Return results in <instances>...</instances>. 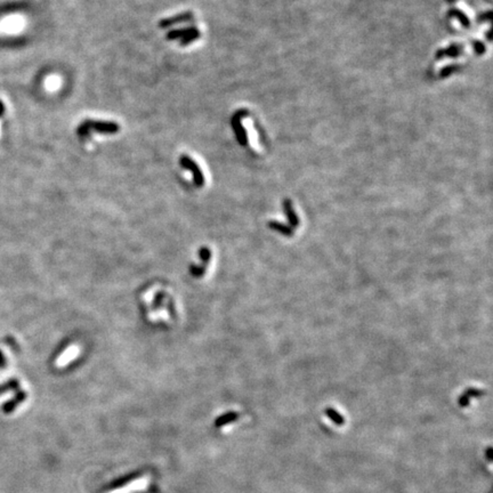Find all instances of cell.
<instances>
[{
    "label": "cell",
    "mask_w": 493,
    "mask_h": 493,
    "mask_svg": "<svg viewBox=\"0 0 493 493\" xmlns=\"http://www.w3.org/2000/svg\"><path fill=\"white\" fill-rule=\"evenodd\" d=\"M205 271H207V268L203 267V266H197V265H192L190 267V273H191V275L194 276V278H202V276L204 275V273Z\"/></svg>",
    "instance_id": "15"
},
{
    "label": "cell",
    "mask_w": 493,
    "mask_h": 493,
    "mask_svg": "<svg viewBox=\"0 0 493 493\" xmlns=\"http://www.w3.org/2000/svg\"><path fill=\"white\" fill-rule=\"evenodd\" d=\"M446 1H448L449 3H453V2H456L457 0H446Z\"/></svg>",
    "instance_id": "22"
},
{
    "label": "cell",
    "mask_w": 493,
    "mask_h": 493,
    "mask_svg": "<svg viewBox=\"0 0 493 493\" xmlns=\"http://www.w3.org/2000/svg\"><path fill=\"white\" fill-rule=\"evenodd\" d=\"M27 397H28V393L26 391H22V389H19L17 391V393L15 394V396L13 397V399H10L7 401V402H5L1 406V411L5 414H10V413H13L14 411H15V409L17 406H20V404H22L24 401L27 400Z\"/></svg>",
    "instance_id": "5"
},
{
    "label": "cell",
    "mask_w": 493,
    "mask_h": 493,
    "mask_svg": "<svg viewBox=\"0 0 493 493\" xmlns=\"http://www.w3.org/2000/svg\"><path fill=\"white\" fill-rule=\"evenodd\" d=\"M248 115H249V112H248L247 110L242 109L234 113L232 119H231V126H232L233 132L235 134L236 140L239 142L241 146H247L248 142H249V140H248V134L246 132V129H244L242 122H241V120Z\"/></svg>",
    "instance_id": "3"
},
{
    "label": "cell",
    "mask_w": 493,
    "mask_h": 493,
    "mask_svg": "<svg viewBox=\"0 0 493 493\" xmlns=\"http://www.w3.org/2000/svg\"><path fill=\"white\" fill-rule=\"evenodd\" d=\"M268 226L272 230L276 231V232H280L281 234H285V235H287V236H290V235H292V234H293V231L291 229H288V228H287V226L282 225L281 223L269 222L268 223Z\"/></svg>",
    "instance_id": "12"
},
{
    "label": "cell",
    "mask_w": 493,
    "mask_h": 493,
    "mask_svg": "<svg viewBox=\"0 0 493 493\" xmlns=\"http://www.w3.org/2000/svg\"><path fill=\"white\" fill-rule=\"evenodd\" d=\"M179 165L182 168L189 170V172L192 174V178L193 183L197 187H203L205 183V178L203 175V172H202L200 166L197 164V161H194L192 158L189 157L187 154H182L179 158Z\"/></svg>",
    "instance_id": "2"
},
{
    "label": "cell",
    "mask_w": 493,
    "mask_h": 493,
    "mask_svg": "<svg viewBox=\"0 0 493 493\" xmlns=\"http://www.w3.org/2000/svg\"><path fill=\"white\" fill-rule=\"evenodd\" d=\"M237 417H239V414L235 413V412L225 413L224 416H222L221 418H218L217 421H216V425H217V426H222V425H225V424H228V423H231V421L235 420Z\"/></svg>",
    "instance_id": "14"
},
{
    "label": "cell",
    "mask_w": 493,
    "mask_h": 493,
    "mask_svg": "<svg viewBox=\"0 0 493 493\" xmlns=\"http://www.w3.org/2000/svg\"><path fill=\"white\" fill-rule=\"evenodd\" d=\"M464 52V47L461 45H451L449 48L438 49L436 53V58L441 59L443 58H458Z\"/></svg>",
    "instance_id": "7"
},
{
    "label": "cell",
    "mask_w": 493,
    "mask_h": 493,
    "mask_svg": "<svg viewBox=\"0 0 493 493\" xmlns=\"http://www.w3.org/2000/svg\"><path fill=\"white\" fill-rule=\"evenodd\" d=\"M6 365H7V360L5 355H3L2 350L0 349V369H5Z\"/></svg>",
    "instance_id": "19"
},
{
    "label": "cell",
    "mask_w": 493,
    "mask_h": 493,
    "mask_svg": "<svg viewBox=\"0 0 493 493\" xmlns=\"http://www.w3.org/2000/svg\"><path fill=\"white\" fill-rule=\"evenodd\" d=\"M488 459L491 460V448L488 449Z\"/></svg>",
    "instance_id": "21"
},
{
    "label": "cell",
    "mask_w": 493,
    "mask_h": 493,
    "mask_svg": "<svg viewBox=\"0 0 493 493\" xmlns=\"http://www.w3.org/2000/svg\"><path fill=\"white\" fill-rule=\"evenodd\" d=\"M200 38H201V31L199 30L198 32H196V33L189 34V35H186V37L179 39V45L182 46V47H186L187 45L192 44V42H194V41L198 40V39H200Z\"/></svg>",
    "instance_id": "13"
},
{
    "label": "cell",
    "mask_w": 493,
    "mask_h": 493,
    "mask_svg": "<svg viewBox=\"0 0 493 493\" xmlns=\"http://www.w3.org/2000/svg\"><path fill=\"white\" fill-rule=\"evenodd\" d=\"M20 380H17L15 378L9 379L3 382V384H0V395L5 394L7 392H12V391H19L20 389Z\"/></svg>",
    "instance_id": "10"
},
{
    "label": "cell",
    "mask_w": 493,
    "mask_h": 493,
    "mask_svg": "<svg viewBox=\"0 0 493 493\" xmlns=\"http://www.w3.org/2000/svg\"><path fill=\"white\" fill-rule=\"evenodd\" d=\"M473 49H474V52L476 53L477 55L484 54L485 51H487V48H485V46H484L483 42H481V41H478V40L473 41Z\"/></svg>",
    "instance_id": "18"
},
{
    "label": "cell",
    "mask_w": 493,
    "mask_h": 493,
    "mask_svg": "<svg viewBox=\"0 0 493 493\" xmlns=\"http://www.w3.org/2000/svg\"><path fill=\"white\" fill-rule=\"evenodd\" d=\"M457 70H458V66H457V65H449V66H445V67H443L441 72H439V77H441V78L450 77V76H451L452 73H455Z\"/></svg>",
    "instance_id": "17"
},
{
    "label": "cell",
    "mask_w": 493,
    "mask_h": 493,
    "mask_svg": "<svg viewBox=\"0 0 493 493\" xmlns=\"http://www.w3.org/2000/svg\"><path fill=\"white\" fill-rule=\"evenodd\" d=\"M3 113H5V105H3V103L0 101V116H1Z\"/></svg>",
    "instance_id": "20"
},
{
    "label": "cell",
    "mask_w": 493,
    "mask_h": 493,
    "mask_svg": "<svg viewBox=\"0 0 493 493\" xmlns=\"http://www.w3.org/2000/svg\"><path fill=\"white\" fill-rule=\"evenodd\" d=\"M211 255H212L211 250L207 247H202L201 249L199 250V257H200L201 265L203 266V267H205V268L208 267V265L211 261Z\"/></svg>",
    "instance_id": "11"
},
{
    "label": "cell",
    "mask_w": 493,
    "mask_h": 493,
    "mask_svg": "<svg viewBox=\"0 0 493 493\" xmlns=\"http://www.w3.org/2000/svg\"><path fill=\"white\" fill-rule=\"evenodd\" d=\"M198 31H199V29H198V28L196 26L184 28V29L182 28V29L172 30V31H169L168 33H167L166 39H167V40H169V41L176 40V39H182V38L186 37V35H189V34L196 33V32H198Z\"/></svg>",
    "instance_id": "6"
},
{
    "label": "cell",
    "mask_w": 493,
    "mask_h": 493,
    "mask_svg": "<svg viewBox=\"0 0 493 493\" xmlns=\"http://www.w3.org/2000/svg\"><path fill=\"white\" fill-rule=\"evenodd\" d=\"M283 209H285V212H286L287 217H288L290 224L292 225V228L293 229L298 228V225H299V221H298V216L296 215L295 210H293V205H292L291 201H290L289 199H286V200L283 201Z\"/></svg>",
    "instance_id": "8"
},
{
    "label": "cell",
    "mask_w": 493,
    "mask_h": 493,
    "mask_svg": "<svg viewBox=\"0 0 493 493\" xmlns=\"http://www.w3.org/2000/svg\"><path fill=\"white\" fill-rule=\"evenodd\" d=\"M325 413H327V416L331 418V420L333 421V423H336V424H338V425H343L344 424V418L340 416V414L337 412V411H335L333 409H327L325 410Z\"/></svg>",
    "instance_id": "16"
},
{
    "label": "cell",
    "mask_w": 493,
    "mask_h": 493,
    "mask_svg": "<svg viewBox=\"0 0 493 493\" xmlns=\"http://www.w3.org/2000/svg\"><path fill=\"white\" fill-rule=\"evenodd\" d=\"M120 130V126L115 121H101V120L87 119L78 127L77 134L81 138L88 136L89 132L99 134H116Z\"/></svg>",
    "instance_id": "1"
},
{
    "label": "cell",
    "mask_w": 493,
    "mask_h": 493,
    "mask_svg": "<svg viewBox=\"0 0 493 493\" xmlns=\"http://www.w3.org/2000/svg\"><path fill=\"white\" fill-rule=\"evenodd\" d=\"M194 20V14L191 12L182 13L178 14V15L168 17V19H164L159 22V28L160 29H167V28H172L173 26H176V24L179 23H185L190 22V21Z\"/></svg>",
    "instance_id": "4"
},
{
    "label": "cell",
    "mask_w": 493,
    "mask_h": 493,
    "mask_svg": "<svg viewBox=\"0 0 493 493\" xmlns=\"http://www.w3.org/2000/svg\"><path fill=\"white\" fill-rule=\"evenodd\" d=\"M448 16H450V17H456V19L459 21V22L461 23V26H463L464 28H469L470 27V21H469V19H468V16L464 12H461V10H459V9L451 8V9L449 10Z\"/></svg>",
    "instance_id": "9"
}]
</instances>
